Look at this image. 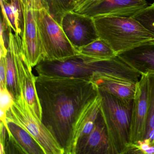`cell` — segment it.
<instances>
[{"mask_svg":"<svg viewBox=\"0 0 154 154\" xmlns=\"http://www.w3.org/2000/svg\"><path fill=\"white\" fill-rule=\"evenodd\" d=\"M35 86L41 122L65 154H72L76 123L85 109L99 95L98 87L90 79L39 75Z\"/></svg>","mask_w":154,"mask_h":154,"instance_id":"6da1fadb","label":"cell"},{"mask_svg":"<svg viewBox=\"0 0 154 154\" xmlns=\"http://www.w3.org/2000/svg\"><path fill=\"white\" fill-rule=\"evenodd\" d=\"M35 69L38 75L50 77L91 80L94 73H101L135 83L141 76L118 55L109 59H98L77 54L61 60H41Z\"/></svg>","mask_w":154,"mask_h":154,"instance_id":"7a4b0ae2","label":"cell"},{"mask_svg":"<svg viewBox=\"0 0 154 154\" xmlns=\"http://www.w3.org/2000/svg\"><path fill=\"white\" fill-rule=\"evenodd\" d=\"M100 38L118 54L147 41L154 37L131 17L104 16L94 17Z\"/></svg>","mask_w":154,"mask_h":154,"instance_id":"3957f363","label":"cell"},{"mask_svg":"<svg viewBox=\"0 0 154 154\" xmlns=\"http://www.w3.org/2000/svg\"><path fill=\"white\" fill-rule=\"evenodd\" d=\"M100 113L109 136L112 154H128L132 101L124 100L99 89Z\"/></svg>","mask_w":154,"mask_h":154,"instance_id":"277c9868","label":"cell"},{"mask_svg":"<svg viewBox=\"0 0 154 154\" xmlns=\"http://www.w3.org/2000/svg\"><path fill=\"white\" fill-rule=\"evenodd\" d=\"M36 17L41 38L42 60H61L78 54L62 27L45 8L36 10Z\"/></svg>","mask_w":154,"mask_h":154,"instance_id":"5b68a950","label":"cell"},{"mask_svg":"<svg viewBox=\"0 0 154 154\" xmlns=\"http://www.w3.org/2000/svg\"><path fill=\"white\" fill-rule=\"evenodd\" d=\"M7 119L23 127L38 142L45 154H64L47 128L33 114L22 96L17 100L7 112Z\"/></svg>","mask_w":154,"mask_h":154,"instance_id":"8992f818","label":"cell"},{"mask_svg":"<svg viewBox=\"0 0 154 154\" xmlns=\"http://www.w3.org/2000/svg\"><path fill=\"white\" fill-rule=\"evenodd\" d=\"M12 31L11 29L8 47L14 54L21 95L30 109L38 113L41 111V107L36 89V76L32 73V67L25 54L22 38Z\"/></svg>","mask_w":154,"mask_h":154,"instance_id":"52a82bcc","label":"cell"},{"mask_svg":"<svg viewBox=\"0 0 154 154\" xmlns=\"http://www.w3.org/2000/svg\"><path fill=\"white\" fill-rule=\"evenodd\" d=\"M149 108V78L148 75H143L136 84L132 102L130 144L146 137Z\"/></svg>","mask_w":154,"mask_h":154,"instance_id":"ba28073f","label":"cell"},{"mask_svg":"<svg viewBox=\"0 0 154 154\" xmlns=\"http://www.w3.org/2000/svg\"><path fill=\"white\" fill-rule=\"evenodd\" d=\"M60 26L78 53L79 48L100 38L93 18L73 11L65 13Z\"/></svg>","mask_w":154,"mask_h":154,"instance_id":"9c48e42d","label":"cell"},{"mask_svg":"<svg viewBox=\"0 0 154 154\" xmlns=\"http://www.w3.org/2000/svg\"><path fill=\"white\" fill-rule=\"evenodd\" d=\"M149 5L146 0H95L81 14L92 18L104 16L131 17Z\"/></svg>","mask_w":154,"mask_h":154,"instance_id":"30bf717a","label":"cell"},{"mask_svg":"<svg viewBox=\"0 0 154 154\" xmlns=\"http://www.w3.org/2000/svg\"><path fill=\"white\" fill-rule=\"evenodd\" d=\"M24 27L22 39L26 57L32 67L42 60L40 33L37 22L36 10L21 3Z\"/></svg>","mask_w":154,"mask_h":154,"instance_id":"8fae6325","label":"cell"},{"mask_svg":"<svg viewBox=\"0 0 154 154\" xmlns=\"http://www.w3.org/2000/svg\"><path fill=\"white\" fill-rule=\"evenodd\" d=\"M73 154H112L109 136L100 112L91 132L77 141Z\"/></svg>","mask_w":154,"mask_h":154,"instance_id":"7c38bea8","label":"cell"},{"mask_svg":"<svg viewBox=\"0 0 154 154\" xmlns=\"http://www.w3.org/2000/svg\"><path fill=\"white\" fill-rule=\"evenodd\" d=\"M117 55L140 75L154 74V40L140 44Z\"/></svg>","mask_w":154,"mask_h":154,"instance_id":"4fadbf2b","label":"cell"},{"mask_svg":"<svg viewBox=\"0 0 154 154\" xmlns=\"http://www.w3.org/2000/svg\"><path fill=\"white\" fill-rule=\"evenodd\" d=\"M91 80L100 90L124 100L133 101L137 83L101 73H94Z\"/></svg>","mask_w":154,"mask_h":154,"instance_id":"5bb4252c","label":"cell"},{"mask_svg":"<svg viewBox=\"0 0 154 154\" xmlns=\"http://www.w3.org/2000/svg\"><path fill=\"white\" fill-rule=\"evenodd\" d=\"M7 128L26 154H45L43 148L24 128L7 119Z\"/></svg>","mask_w":154,"mask_h":154,"instance_id":"9a60e30c","label":"cell"},{"mask_svg":"<svg viewBox=\"0 0 154 154\" xmlns=\"http://www.w3.org/2000/svg\"><path fill=\"white\" fill-rule=\"evenodd\" d=\"M2 16L15 34L21 38L24 31V20L22 5L20 0H1Z\"/></svg>","mask_w":154,"mask_h":154,"instance_id":"2e32d148","label":"cell"},{"mask_svg":"<svg viewBox=\"0 0 154 154\" xmlns=\"http://www.w3.org/2000/svg\"><path fill=\"white\" fill-rule=\"evenodd\" d=\"M5 59L7 88L13 96L14 100H17L22 95L19 83L17 71L14 54L8 47Z\"/></svg>","mask_w":154,"mask_h":154,"instance_id":"e0dca14e","label":"cell"},{"mask_svg":"<svg viewBox=\"0 0 154 154\" xmlns=\"http://www.w3.org/2000/svg\"><path fill=\"white\" fill-rule=\"evenodd\" d=\"M78 54L98 59H109L117 55L109 44L100 38L79 48Z\"/></svg>","mask_w":154,"mask_h":154,"instance_id":"ac0fdd59","label":"cell"},{"mask_svg":"<svg viewBox=\"0 0 154 154\" xmlns=\"http://www.w3.org/2000/svg\"><path fill=\"white\" fill-rule=\"evenodd\" d=\"M44 8L59 25L65 13L74 8L72 0H42Z\"/></svg>","mask_w":154,"mask_h":154,"instance_id":"d6986e66","label":"cell"},{"mask_svg":"<svg viewBox=\"0 0 154 154\" xmlns=\"http://www.w3.org/2000/svg\"><path fill=\"white\" fill-rule=\"evenodd\" d=\"M137 20L154 37V3L131 17Z\"/></svg>","mask_w":154,"mask_h":154,"instance_id":"ffe728a7","label":"cell"},{"mask_svg":"<svg viewBox=\"0 0 154 154\" xmlns=\"http://www.w3.org/2000/svg\"><path fill=\"white\" fill-rule=\"evenodd\" d=\"M128 154H154V146L148 139L130 144Z\"/></svg>","mask_w":154,"mask_h":154,"instance_id":"44dd1931","label":"cell"},{"mask_svg":"<svg viewBox=\"0 0 154 154\" xmlns=\"http://www.w3.org/2000/svg\"><path fill=\"white\" fill-rule=\"evenodd\" d=\"M148 76L149 82V108L146 134L154 128V74L148 75Z\"/></svg>","mask_w":154,"mask_h":154,"instance_id":"7402d4cb","label":"cell"},{"mask_svg":"<svg viewBox=\"0 0 154 154\" xmlns=\"http://www.w3.org/2000/svg\"><path fill=\"white\" fill-rule=\"evenodd\" d=\"M1 103L0 109L7 112L14 104V100L11 94L7 87L0 85Z\"/></svg>","mask_w":154,"mask_h":154,"instance_id":"603a6c76","label":"cell"},{"mask_svg":"<svg viewBox=\"0 0 154 154\" xmlns=\"http://www.w3.org/2000/svg\"><path fill=\"white\" fill-rule=\"evenodd\" d=\"M0 85L7 87L6 69L5 57H1L0 60Z\"/></svg>","mask_w":154,"mask_h":154,"instance_id":"cb8c5ba5","label":"cell"},{"mask_svg":"<svg viewBox=\"0 0 154 154\" xmlns=\"http://www.w3.org/2000/svg\"><path fill=\"white\" fill-rule=\"evenodd\" d=\"M24 5L38 10L44 8L42 0H20Z\"/></svg>","mask_w":154,"mask_h":154,"instance_id":"d4e9b609","label":"cell"},{"mask_svg":"<svg viewBox=\"0 0 154 154\" xmlns=\"http://www.w3.org/2000/svg\"><path fill=\"white\" fill-rule=\"evenodd\" d=\"M72 1H73L74 3V5H75V2H77V0H72Z\"/></svg>","mask_w":154,"mask_h":154,"instance_id":"484cf974","label":"cell"},{"mask_svg":"<svg viewBox=\"0 0 154 154\" xmlns=\"http://www.w3.org/2000/svg\"></svg>","mask_w":154,"mask_h":154,"instance_id":"4316f807","label":"cell"}]
</instances>
